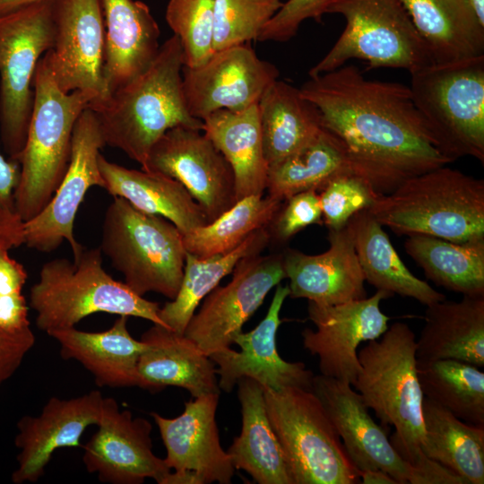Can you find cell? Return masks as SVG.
<instances>
[{
    "mask_svg": "<svg viewBox=\"0 0 484 484\" xmlns=\"http://www.w3.org/2000/svg\"><path fill=\"white\" fill-rule=\"evenodd\" d=\"M53 0L0 17V132L4 149L20 163L32 114L37 65L54 43Z\"/></svg>",
    "mask_w": 484,
    "mask_h": 484,
    "instance_id": "11",
    "label": "cell"
},
{
    "mask_svg": "<svg viewBox=\"0 0 484 484\" xmlns=\"http://www.w3.org/2000/svg\"><path fill=\"white\" fill-rule=\"evenodd\" d=\"M30 306L36 312L37 327L47 333L75 327L99 312L135 316L164 326L159 303L136 294L103 269L99 247L83 249L73 262L56 258L45 263L39 281L30 288Z\"/></svg>",
    "mask_w": 484,
    "mask_h": 484,
    "instance_id": "6",
    "label": "cell"
},
{
    "mask_svg": "<svg viewBox=\"0 0 484 484\" xmlns=\"http://www.w3.org/2000/svg\"><path fill=\"white\" fill-rule=\"evenodd\" d=\"M325 13H339L345 28L309 77L335 70L353 58L370 68L411 73L433 64L401 0H328Z\"/></svg>",
    "mask_w": 484,
    "mask_h": 484,
    "instance_id": "10",
    "label": "cell"
},
{
    "mask_svg": "<svg viewBox=\"0 0 484 484\" xmlns=\"http://www.w3.org/2000/svg\"><path fill=\"white\" fill-rule=\"evenodd\" d=\"M480 21L484 23V0H469Z\"/></svg>",
    "mask_w": 484,
    "mask_h": 484,
    "instance_id": "51",
    "label": "cell"
},
{
    "mask_svg": "<svg viewBox=\"0 0 484 484\" xmlns=\"http://www.w3.org/2000/svg\"><path fill=\"white\" fill-rule=\"evenodd\" d=\"M404 247L435 284L462 296H484V240L456 243L411 235Z\"/></svg>",
    "mask_w": 484,
    "mask_h": 484,
    "instance_id": "36",
    "label": "cell"
},
{
    "mask_svg": "<svg viewBox=\"0 0 484 484\" xmlns=\"http://www.w3.org/2000/svg\"><path fill=\"white\" fill-rule=\"evenodd\" d=\"M346 228L351 238L365 281L391 295L412 298L429 306L445 296L417 278L404 265L383 226L365 209Z\"/></svg>",
    "mask_w": 484,
    "mask_h": 484,
    "instance_id": "32",
    "label": "cell"
},
{
    "mask_svg": "<svg viewBox=\"0 0 484 484\" xmlns=\"http://www.w3.org/2000/svg\"><path fill=\"white\" fill-rule=\"evenodd\" d=\"M328 249L307 255L292 248L282 254L289 297L320 305H336L367 298L365 278L346 226L328 230Z\"/></svg>",
    "mask_w": 484,
    "mask_h": 484,
    "instance_id": "23",
    "label": "cell"
},
{
    "mask_svg": "<svg viewBox=\"0 0 484 484\" xmlns=\"http://www.w3.org/2000/svg\"><path fill=\"white\" fill-rule=\"evenodd\" d=\"M283 3L281 0H215L214 52L257 40Z\"/></svg>",
    "mask_w": 484,
    "mask_h": 484,
    "instance_id": "40",
    "label": "cell"
},
{
    "mask_svg": "<svg viewBox=\"0 0 484 484\" xmlns=\"http://www.w3.org/2000/svg\"><path fill=\"white\" fill-rule=\"evenodd\" d=\"M266 411L293 484H354L350 460L324 406L312 390L264 388Z\"/></svg>",
    "mask_w": 484,
    "mask_h": 484,
    "instance_id": "9",
    "label": "cell"
},
{
    "mask_svg": "<svg viewBox=\"0 0 484 484\" xmlns=\"http://www.w3.org/2000/svg\"><path fill=\"white\" fill-rule=\"evenodd\" d=\"M328 0H287L262 30L258 41L284 42L293 38L308 19L320 22Z\"/></svg>",
    "mask_w": 484,
    "mask_h": 484,
    "instance_id": "45",
    "label": "cell"
},
{
    "mask_svg": "<svg viewBox=\"0 0 484 484\" xmlns=\"http://www.w3.org/2000/svg\"><path fill=\"white\" fill-rule=\"evenodd\" d=\"M34 343L30 327L17 332L0 329V385L14 374Z\"/></svg>",
    "mask_w": 484,
    "mask_h": 484,
    "instance_id": "46",
    "label": "cell"
},
{
    "mask_svg": "<svg viewBox=\"0 0 484 484\" xmlns=\"http://www.w3.org/2000/svg\"><path fill=\"white\" fill-rule=\"evenodd\" d=\"M359 483L398 484L392 476L381 470H370L359 472Z\"/></svg>",
    "mask_w": 484,
    "mask_h": 484,
    "instance_id": "49",
    "label": "cell"
},
{
    "mask_svg": "<svg viewBox=\"0 0 484 484\" xmlns=\"http://www.w3.org/2000/svg\"><path fill=\"white\" fill-rule=\"evenodd\" d=\"M23 223L16 212L0 207V250L24 244Z\"/></svg>",
    "mask_w": 484,
    "mask_h": 484,
    "instance_id": "47",
    "label": "cell"
},
{
    "mask_svg": "<svg viewBox=\"0 0 484 484\" xmlns=\"http://www.w3.org/2000/svg\"><path fill=\"white\" fill-rule=\"evenodd\" d=\"M219 398L220 393L194 397L173 419L151 413L166 447V465L175 472H193L199 484H229L235 473L230 456L220 445L216 423Z\"/></svg>",
    "mask_w": 484,
    "mask_h": 484,
    "instance_id": "21",
    "label": "cell"
},
{
    "mask_svg": "<svg viewBox=\"0 0 484 484\" xmlns=\"http://www.w3.org/2000/svg\"><path fill=\"white\" fill-rule=\"evenodd\" d=\"M269 243L268 229L263 228L252 233L234 250L224 255L201 258L186 252L183 278L177 294L159 311L163 325L176 333H184L201 301L225 276L232 273L241 259L261 254Z\"/></svg>",
    "mask_w": 484,
    "mask_h": 484,
    "instance_id": "35",
    "label": "cell"
},
{
    "mask_svg": "<svg viewBox=\"0 0 484 484\" xmlns=\"http://www.w3.org/2000/svg\"><path fill=\"white\" fill-rule=\"evenodd\" d=\"M391 296L377 290L369 298L341 304L308 301L307 315L315 330L302 332L303 346L318 357L321 375L352 385L360 370L359 346L380 338L389 327L380 303Z\"/></svg>",
    "mask_w": 484,
    "mask_h": 484,
    "instance_id": "15",
    "label": "cell"
},
{
    "mask_svg": "<svg viewBox=\"0 0 484 484\" xmlns=\"http://www.w3.org/2000/svg\"><path fill=\"white\" fill-rule=\"evenodd\" d=\"M282 203L268 194L243 197L213 220L184 235L186 251L201 258L229 253L252 233L267 228Z\"/></svg>",
    "mask_w": 484,
    "mask_h": 484,
    "instance_id": "39",
    "label": "cell"
},
{
    "mask_svg": "<svg viewBox=\"0 0 484 484\" xmlns=\"http://www.w3.org/2000/svg\"><path fill=\"white\" fill-rule=\"evenodd\" d=\"M183 66L182 47L173 34L144 72L90 105L106 145L121 150L143 169L152 146L169 129H203V121L186 108Z\"/></svg>",
    "mask_w": 484,
    "mask_h": 484,
    "instance_id": "2",
    "label": "cell"
},
{
    "mask_svg": "<svg viewBox=\"0 0 484 484\" xmlns=\"http://www.w3.org/2000/svg\"><path fill=\"white\" fill-rule=\"evenodd\" d=\"M101 6L107 97L149 67L160 47V31L149 6L142 1L101 0Z\"/></svg>",
    "mask_w": 484,
    "mask_h": 484,
    "instance_id": "24",
    "label": "cell"
},
{
    "mask_svg": "<svg viewBox=\"0 0 484 484\" xmlns=\"http://www.w3.org/2000/svg\"><path fill=\"white\" fill-rule=\"evenodd\" d=\"M422 453L464 478L484 483V426L466 423L424 396Z\"/></svg>",
    "mask_w": 484,
    "mask_h": 484,
    "instance_id": "34",
    "label": "cell"
},
{
    "mask_svg": "<svg viewBox=\"0 0 484 484\" xmlns=\"http://www.w3.org/2000/svg\"><path fill=\"white\" fill-rule=\"evenodd\" d=\"M128 316L119 315L104 332L89 333L75 327L48 334L60 346L65 359H75L90 371L99 386H137V365L147 345L135 340L127 328Z\"/></svg>",
    "mask_w": 484,
    "mask_h": 484,
    "instance_id": "26",
    "label": "cell"
},
{
    "mask_svg": "<svg viewBox=\"0 0 484 484\" xmlns=\"http://www.w3.org/2000/svg\"><path fill=\"white\" fill-rule=\"evenodd\" d=\"M367 210L398 236L484 240V180L446 165L404 181Z\"/></svg>",
    "mask_w": 484,
    "mask_h": 484,
    "instance_id": "3",
    "label": "cell"
},
{
    "mask_svg": "<svg viewBox=\"0 0 484 484\" xmlns=\"http://www.w3.org/2000/svg\"><path fill=\"white\" fill-rule=\"evenodd\" d=\"M40 0H0V17Z\"/></svg>",
    "mask_w": 484,
    "mask_h": 484,
    "instance_id": "50",
    "label": "cell"
},
{
    "mask_svg": "<svg viewBox=\"0 0 484 484\" xmlns=\"http://www.w3.org/2000/svg\"><path fill=\"white\" fill-rule=\"evenodd\" d=\"M142 169L178 181L203 210L208 222L237 202L229 163L200 129H169L154 143Z\"/></svg>",
    "mask_w": 484,
    "mask_h": 484,
    "instance_id": "14",
    "label": "cell"
},
{
    "mask_svg": "<svg viewBox=\"0 0 484 484\" xmlns=\"http://www.w3.org/2000/svg\"><path fill=\"white\" fill-rule=\"evenodd\" d=\"M313 224H323L318 193L307 190L283 201L267 227L270 243H285L298 232Z\"/></svg>",
    "mask_w": 484,
    "mask_h": 484,
    "instance_id": "44",
    "label": "cell"
},
{
    "mask_svg": "<svg viewBox=\"0 0 484 484\" xmlns=\"http://www.w3.org/2000/svg\"><path fill=\"white\" fill-rule=\"evenodd\" d=\"M257 105L268 167L299 150L323 129L317 108L299 89L283 81L274 82Z\"/></svg>",
    "mask_w": 484,
    "mask_h": 484,
    "instance_id": "33",
    "label": "cell"
},
{
    "mask_svg": "<svg viewBox=\"0 0 484 484\" xmlns=\"http://www.w3.org/2000/svg\"><path fill=\"white\" fill-rule=\"evenodd\" d=\"M433 64L484 55V23L469 0H401Z\"/></svg>",
    "mask_w": 484,
    "mask_h": 484,
    "instance_id": "29",
    "label": "cell"
},
{
    "mask_svg": "<svg viewBox=\"0 0 484 484\" xmlns=\"http://www.w3.org/2000/svg\"><path fill=\"white\" fill-rule=\"evenodd\" d=\"M416 344L418 359H455L484 367V296L427 306Z\"/></svg>",
    "mask_w": 484,
    "mask_h": 484,
    "instance_id": "28",
    "label": "cell"
},
{
    "mask_svg": "<svg viewBox=\"0 0 484 484\" xmlns=\"http://www.w3.org/2000/svg\"><path fill=\"white\" fill-rule=\"evenodd\" d=\"M416 350L411 327L393 323L358 352L360 370L352 384L381 423L394 428L390 441L411 467L428 458L421 451L424 394L417 374Z\"/></svg>",
    "mask_w": 484,
    "mask_h": 484,
    "instance_id": "4",
    "label": "cell"
},
{
    "mask_svg": "<svg viewBox=\"0 0 484 484\" xmlns=\"http://www.w3.org/2000/svg\"><path fill=\"white\" fill-rule=\"evenodd\" d=\"M103 188L126 200L135 209L163 217L184 235L203 226L207 218L186 189L177 180L155 172L133 169L99 156Z\"/></svg>",
    "mask_w": 484,
    "mask_h": 484,
    "instance_id": "27",
    "label": "cell"
},
{
    "mask_svg": "<svg viewBox=\"0 0 484 484\" xmlns=\"http://www.w3.org/2000/svg\"><path fill=\"white\" fill-rule=\"evenodd\" d=\"M257 104L242 110H217L203 120L202 131L233 170L237 201L264 194L266 190L269 167L263 149Z\"/></svg>",
    "mask_w": 484,
    "mask_h": 484,
    "instance_id": "31",
    "label": "cell"
},
{
    "mask_svg": "<svg viewBox=\"0 0 484 484\" xmlns=\"http://www.w3.org/2000/svg\"><path fill=\"white\" fill-rule=\"evenodd\" d=\"M289 294L288 285L278 284L264 318L252 331L241 332L235 338L234 343L240 350L230 347L210 356L216 366L220 390L230 393L244 377L273 391L289 387L312 389L313 372L302 362L284 360L276 346V334L282 322L280 313Z\"/></svg>",
    "mask_w": 484,
    "mask_h": 484,
    "instance_id": "19",
    "label": "cell"
},
{
    "mask_svg": "<svg viewBox=\"0 0 484 484\" xmlns=\"http://www.w3.org/2000/svg\"><path fill=\"white\" fill-rule=\"evenodd\" d=\"M33 89L32 114L14 192L15 212L24 222L51 199L69 165L75 123L96 100L89 91H61L45 54L37 65Z\"/></svg>",
    "mask_w": 484,
    "mask_h": 484,
    "instance_id": "5",
    "label": "cell"
},
{
    "mask_svg": "<svg viewBox=\"0 0 484 484\" xmlns=\"http://www.w3.org/2000/svg\"><path fill=\"white\" fill-rule=\"evenodd\" d=\"M21 165L14 160H7L0 152V207L15 212L14 192L18 186Z\"/></svg>",
    "mask_w": 484,
    "mask_h": 484,
    "instance_id": "48",
    "label": "cell"
},
{
    "mask_svg": "<svg viewBox=\"0 0 484 484\" xmlns=\"http://www.w3.org/2000/svg\"><path fill=\"white\" fill-rule=\"evenodd\" d=\"M411 73L412 99L440 151L453 162H484V55L431 64Z\"/></svg>",
    "mask_w": 484,
    "mask_h": 484,
    "instance_id": "8",
    "label": "cell"
},
{
    "mask_svg": "<svg viewBox=\"0 0 484 484\" xmlns=\"http://www.w3.org/2000/svg\"><path fill=\"white\" fill-rule=\"evenodd\" d=\"M311 390L324 406L359 472L381 470L398 484L410 483L411 466L395 451L385 431L372 419L360 394L350 384L320 374L314 376Z\"/></svg>",
    "mask_w": 484,
    "mask_h": 484,
    "instance_id": "20",
    "label": "cell"
},
{
    "mask_svg": "<svg viewBox=\"0 0 484 484\" xmlns=\"http://www.w3.org/2000/svg\"><path fill=\"white\" fill-rule=\"evenodd\" d=\"M141 341L147 347L137 365V387L156 392L176 386L193 398L220 393L215 364L184 333L153 324Z\"/></svg>",
    "mask_w": 484,
    "mask_h": 484,
    "instance_id": "25",
    "label": "cell"
},
{
    "mask_svg": "<svg viewBox=\"0 0 484 484\" xmlns=\"http://www.w3.org/2000/svg\"><path fill=\"white\" fill-rule=\"evenodd\" d=\"M0 250V329L17 332L30 327L22 290L27 280L23 265Z\"/></svg>",
    "mask_w": 484,
    "mask_h": 484,
    "instance_id": "43",
    "label": "cell"
},
{
    "mask_svg": "<svg viewBox=\"0 0 484 484\" xmlns=\"http://www.w3.org/2000/svg\"><path fill=\"white\" fill-rule=\"evenodd\" d=\"M279 74L274 65L259 58L246 44L215 51L198 66H183L186 108L202 121L217 110L247 108L258 103Z\"/></svg>",
    "mask_w": 484,
    "mask_h": 484,
    "instance_id": "16",
    "label": "cell"
},
{
    "mask_svg": "<svg viewBox=\"0 0 484 484\" xmlns=\"http://www.w3.org/2000/svg\"><path fill=\"white\" fill-rule=\"evenodd\" d=\"M237 385L241 431L227 451L235 470H243L258 484H293L268 417L264 387L248 377Z\"/></svg>",
    "mask_w": 484,
    "mask_h": 484,
    "instance_id": "30",
    "label": "cell"
},
{
    "mask_svg": "<svg viewBox=\"0 0 484 484\" xmlns=\"http://www.w3.org/2000/svg\"><path fill=\"white\" fill-rule=\"evenodd\" d=\"M99 248L136 294L176 298L183 278V234L167 219L114 197L103 219Z\"/></svg>",
    "mask_w": 484,
    "mask_h": 484,
    "instance_id": "7",
    "label": "cell"
},
{
    "mask_svg": "<svg viewBox=\"0 0 484 484\" xmlns=\"http://www.w3.org/2000/svg\"><path fill=\"white\" fill-rule=\"evenodd\" d=\"M322 125L341 143L349 169L376 197L404 181L452 163L438 148L410 87L369 80L355 65L309 77L299 89Z\"/></svg>",
    "mask_w": 484,
    "mask_h": 484,
    "instance_id": "1",
    "label": "cell"
},
{
    "mask_svg": "<svg viewBox=\"0 0 484 484\" xmlns=\"http://www.w3.org/2000/svg\"><path fill=\"white\" fill-rule=\"evenodd\" d=\"M215 0H169L166 21L180 41L184 65L195 67L214 53L213 13Z\"/></svg>",
    "mask_w": 484,
    "mask_h": 484,
    "instance_id": "41",
    "label": "cell"
},
{
    "mask_svg": "<svg viewBox=\"0 0 484 484\" xmlns=\"http://www.w3.org/2000/svg\"><path fill=\"white\" fill-rule=\"evenodd\" d=\"M105 145L98 119L87 108L75 123L70 161L64 177L46 206L23 223L27 246L48 253L66 240L73 261L78 260L83 247L74 238L73 224L88 190L92 186H104L99 156Z\"/></svg>",
    "mask_w": 484,
    "mask_h": 484,
    "instance_id": "13",
    "label": "cell"
},
{
    "mask_svg": "<svg viewBox=\"0 0 484 484\" xmlns=\"http://www.w3.org/2000/svg\"><path fill=\"white\" fill-rule=\"evenodd\" d=\"M54 43L45 53L61 91L105 99V23L101 0H53ZM91 102V103H93Z\"/></svg>",
    "mask_w": 484,
    "mask_h": 484,
    "instance_id": "17",
    "label": "cell"
},
{
    "mask_svg": "<svg viewBox=\"0 0 484 484\" xmlns=\"http://www.w3.org/2000/svg\"><path fill=\"white\" fill-rule=\"evenodd\" d=\"M98 431L83 445L82 462L90 473L109 484H142L153 479L164 484L171 470L152 452L151 424L120 410L104 397Z\"/></svg>",
    "mask_w": 484,
    "mask_h": 484,
    "instance_id": "18",
    "label": "cell"
},
{
    "mask_svg": "<svg viewBox=\"0 0 484 484\" xmlns=\"http://www.w3.org/2000/svg\"><path fill=\"white\" fill-rule=\"evenodd\" d=\"M417 374L425 397L466 423L484 426V372L479 367L417 359Z\"/></svg>",
    "mask_w": 484,
    "mask_h": 484,
    "instance_id": "38",
    "label": "cell"
},
{
    "mask_svg": "<svg viewBox=\"0 0 484 484\" xmlns=\"http://www.w3.org/2000/svg\"><path fill=\"white\" fill-rule=\"evenodd\" d=\"M348 169L341 143L323 127L306 145L269 167L267 194L284 201L300 192H318L332 177Z\"/></svg>",
    "mask_w": 484,
    "mask_h": 484,
    "instance_id": "37",
    "label": "cell"
},
{
    "mask_svg": "<svg viewBox=\"0 0 484 484\" xmlns=\"http://www.w3.org/2000/svg\"><path fill=\"white\" fill-rule=\"evenodd\" d=\"M285 278L281 253L241 259L230 281L218 285L203 298L184 334L209 357L230 348L267 294Z\"/></svg>",
    "mask_w": 484,
    "mask_h": 484,
    "instance_id": "12",
    "label": "cell"
},
{
    "mask_svg": "<svg viewBox=\"0 0 484 484\" xmlns=\"http://www.w3.org/2000/svg\"><path fill=\"white\" fill-rule=\"evenodd\" d=\"M323 223L328 230L344 228L357 212L367 209L376 196L349 169L332 177L318 192Z\"/></svg>",
    "mask_w": 484,
    "mask_h": 484,
    "instance_id": "42",
    "label": "cell"
},
{
    "mask_svg": "<svg viewBox=\"0 0 484 484\" xmlns=\"http://www.w3.org/2000/svg\"><path fill=\"white\" fill-rule=\"evenodd\" d=\"M103 399L98 390L72 399L51 397L39 415L23 416L17 424L15 445L21 452L13 482L38 481L56 449L80 446L85 429L99 421Z\"/></svg>",
    "mask_w": 484,
    "mask_h": 484,
    "instance_id": "22",
    "label": "cell"
}]
</instances>
